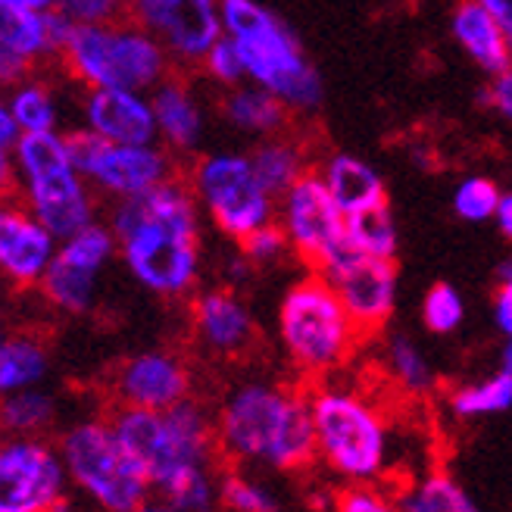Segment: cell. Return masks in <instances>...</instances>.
I'll use <instances>...</instances> for the list:
<instances>
[{"instance_id":"cell-31","label":"cell","mask_w":512,"mask_h":512,"mask_svg":"<svg viewBox=\"0 0 512 512\" xmlns=\"http://www.w3.org/2000/svg\"><path fill=\"white\" fill-rule=\"evenodd\" d=\"M0 422H4V431L16 434V438H44L57 422V400L41 388L4 394Z\"/></svg>"},{"instance_id":"cell-45","label":"cell","mask_w":512,"mask_h":512,"mask_svg":"<svg viewBox=\"0 0 512 512\" xmlns=\"http://www.w3.org/2000/svg\"><path fill=\"white\" fill-rule=\"evenodd\" d=\"M494 222H497V228H500V235H503L506 241H512V191L503 194L500 210H497Z\"/></svg>"},{"instance_id":"cell-50","label":"cell","mask_w":512,"mask_h":512,"mask_svg":"<svg viewBox=\"0 0 512 512\" xmlns=\"http://www.w3.org/2000/svg\"><path fill=\"white\" fill-rule=\"evenodd\" d=\"M50 512H72V506H69V500H63V503H57Z\"/></svg>"},{"instance_id":"cell-7","label":"cell","mask_w":512,"mask_h":512,"mask_svg":"<svg viewBox=\"0 0 512 512\" xmlns=\"http://www.w3.org/2000/svg\"><path fill=\"white\" fill-rule=\"evenodd\" d=\"M13 197L29 207L60 241L97 222V191L75 169L66 132L22 135L10 157Z\"/></svg>"},{"instance_id":"cell-15","label":"cell","mask_w":512,"mask_h":512,"mask_svg":"<svg viewBox=\"0 0 512 512\" xmlns=\"http://www.w3.org/2000/svg\"><path fill=\"white\" fill-rule=\"evenodd\" d=\"M328 285L338 291L341 303L360 331L381 335L397 310V266L388 256L363 253L353 241H347L331 260L319 269Z\"/></svg>"},{"instance_id":"cell-21","label":"cell","mask_w":512,"mask_h":512,"mask_svg":"<svg viewBox=\"0 0 512 512\" xmlns=\"http://www.w3.org/2000/svg\"><path fill=\"white\" fill-rule=\"evenodd\" d=\"M88 132L113 144H157L160 125L150 94L135 88H88L82 100Z\"/></svg>"},{"instance_id":"cell-23","label":"cell","mask_w":512,"mask_h":512,"mask_svg":"<svg viewBox=\"0 0 512 512\" xmlns=\"http://www.w3.org/2000/svg\"><path fill=\"white\" fill-rule=\"evenodd\" d=\"M450 35L459 50L475 63V69H481L488 79L512 66V47L497 16L481 0H459L450 13Z\"/></svg>"},{"instance_id":"cell-28","label":"cell","mask_w":512,"mask_h":512,"mask_svg":"<svg viewBox=\"0 0 512 512\" xmlns=\"http://www.w3.org/2000/svg\"><path fill=\"white\" fill-rule=\"evenodd\" d=\"M250 163L260 175V182L281 197L303 172H310V153H306V144L291 138V135H272L256 141V147L250 150Z\"/></svg>"},{"instance_id":"cell-40","label":"cell","mask_w":512,"mask_h":512,"mask_svg":"<svg viewBox=\"0 0 512 512\" xmlns=\"http://www.w3.org/2000/svg\"><path fill=\"white\" fill-rule=\"evenodd\" d=\"M72 25H94V22H110L125 13L119 0H57V7Z\"/></svg>"},{"instance_id":"cell-19","label":"cell","mask_w":512,"mask_h":512,"mask_svg":"<svg viewBox=\"0 0 512 512\" xmlns=\"http://www.w3.org/2000/svg\"><path fill=\"white\" fill-rule=\"evenodd\" d=\"M60 238L13 197L0 210V272L16 291H32L41 285L44 272L54 263Z\"/></svg>"},{"instance_id":"cell-27","label":"cell","mask_w":512,"mask_h":512,"mask_svg":"<svg viewBox=\"0 0 512 512\" xmlns=\"http://www.w3.org/2000/svg\"><path fill=\"white\" fill-rule=\"evenodd\" d=\"M50 372L47 344L32 331H13L0 344V391L16 394L25 388H41Z\"/></svg>"},{"instance_id":"cell-47","label":"cell","mask_w":512,"mask_h":512,"mask_svg":"<svg viewBox=\"0 0 512 512\" xmlns=\"http://www.w3.org/2000/svg\"><path fill=\"white\" fill-rule=\"evenodd\" d=\"M135 512H178V509H175L169 500H163V497H160V500H147V503H144V506H138Z\"/></svg>"},{"instance_id":"cell-6","label":"cell","mask_w":512,"mask_h":512,"mask_svg":"<svg viewBox=\"0 0 512 512\" xmlns=\"http://www.w3.org/2000/svg\"><path fill=\"white\" fill-rule=\"evenodd\" d=\"M275 325L288 363L306 381H325L341 372L366 338L338 291L313 269L285 291Z\"/></svg>"},{"instance_id":"cell-4","label":"cell","mask_w":512,"mask_h":512,"mask_svg":"<svg viewBox=\"0 0 512 512\" xmlns=\"http://www.w3.org/2000/svg\"><path fill=\"white\" fill-rule=\"evenodd\" d=\"M222 29L241 47L247 82L281 97L294 116L322 107V75L278 13L260 0H222Z\"/></svg>"},{"instance_id":"cell-48","label":"cell","mask_w":512,"mask_h":512,"mask_svg":"<svg viewBox=\"0 0 512 512\" xmlns=\"http://www.w3.org/2000/svg\"><path fill=\"white\" fill-rule=\"evenodd\" d=\"M500 369H503V372H512V335L503 338V347H500Z\"/></svg>"},{"instance_id":"cell-25","label":"cell","mask_w":512,"mask_h":512,"mask_svg":"<svg viewBox=\"0 0 512 512\" xmlns=\"http://www.w3.org/2000/svg\"><path fill=\"white\" fill-rule=\"evenodd\" d=\"M319 172L325 178L328 191L335 194L344 216L363 213L375 207V203L388 200V185H384L381 172L369 160L356 157V153H347V150L328 153Z\"/></svg>"},{"instance_id":"cell-39","label":"cell","mask_w":512,"mask_h":512,"mask_svg":"<svg viewBox=\"0 0 512 512\" xmlns=\"http://www.w3.org/2000/svg\"><path fill=\"white\" fill-rule=\"evenodd\" d=\"M331 512H400L394 491L384 484H347Z\"/></svg>"},{"instance_id":"cell-49","label":"cell","mask_w":512,"mask_h":512,"mask_svg":"<svg viewBox=\"0 0 512 512\" xmlns=\"http://www.w3.org/2000/svg\"><path fill=\"white\" fill-rule=\"evenodd\" d=\"M494 278H497V281H509V278H512V253H509V256H503V260L497 263Z\"/></svg>"},{"instance_id":"cell-30","label":"cell","mask_w":512,"mask_h":512,"mask_svg":"<svg viewBox=\"0 0 512 512\" xmlns=\"http://www.w3.org/2000/svg\"><path fill=\"white\" fill-rule=\"evenodd\" d=\"M381 360H384V372H388V378L406 397H428L434 391V384H438V375H434L428 356L409 335H388L384 338Z\"/></svg>"},{"instance_id":"cell-42","label":"cell","mask_w":512,"mask_h":512,"mask_svg":"<svg viewBox=\"0 0 512 512\" xmlns=\"http://www.w3.org/2000/svg\"><path fill=\"white\" fill-rule=\"evenodd\" d=\"M491 313H494V325H497L500 335L503 338L512 335V278L509 281H497Z\"/></svg>"},{"instance_id":"cell-12","label":"cell","mask_w":512,"mask_h":512,"mask_svg":"<svg viewBox=\"0 0 512 512\" xmlns=\"http://www.w3.org/2000/svg\"><path fill=\"white\" fill-rule=\"evenodd\" d=\"M275 222L285 228L291 250L300 263L319 272L347 241V216L328 191L319 169L303 172L297 182L278 197Z\"/></svg>"},{"instance_id":"cell-18","label":"cell","mask_w":512,"mask_h":512,"mask_svg":"<svg viewBox=\"0 0 512 512\" xmlns=\"http://www.w3.org/2000/svg\"><path fill=\"white\" fill-rule=\"evenodd\" d=\"M113 400L116 406H141V409H172L191 397L194 375L185 356L172 350H141L119 363L113 372Z\"/></svg>"},{"instance_id":"cell-29","label":"cell","mask_w":512,"mask_h":512,"mask_svg":"<svg viewBox=\"0 0 512 512\" xmlns=\"http://www.w3.org/2000/svg\"><path fill=\"white\" fill-rule=\"evenodd\" d=\"M447 409L459 422H475V419L509 413L512 409V372L497 369L488 378L459 384V388H453L447 394Z\"/></svg>"},{"instance_id":"cell-43","label":"cell","mask_w":512,"mask_h":512,"mask_svg":"<svg viewBox=\"0 0 512 512\" xmlns=\"http://www.w3.org/2000/svg\"><path fill=\"white\" fill-rule=\"evenodd\" d=\"M19 138H22L19 122L13 119V113L7 107H0V153H4V157H10L13 147L19 144Z\"/></svg>"},{"instance_id":"cell-22","label":"cell","mask_w":512,"mask_h":512,"mask_svg":"<svg viewBox=\"0 0 512 512\" xmlns=\"http://www.w3.org/2000/svg\"><path fill=\"white\" fill-rule=\"evenodd\" d=\"M150 104L160 125V144L175 157H197L203 141V107L182 72H172L150 91Z\"/></svg>"},{"instance_id":"cell-13","label":"cell","mask_w":512,"mask_h":512,"mask_svg":"<svg viewBox=\"0 0 512 512\" xmlns=\"http://www.w3.org/2000/svg\"><path fill=\"white\" fill-rule=\"evenodd\" d=\"M113 256H119V238L110 222H91L82 232L60 241L54 263L38 285L41 297L66 316H85L97 300L100 272Z\"/></svg>"},{"instance_id":"cell-8","label":"cell","mask_w":512,"mask_h":512,"mask_svg":"<svg viewBox=\"0 0 512 512\" xmlns=\"http://www.w3.org/2000/svg\"><path fill=\"white\" fill-rule=\"evenodd\" d=\"M60 63L85 88H135L147 94L175 69L163 41L128 13L110 22L75 25Z\"/></svg>"},{"instance_id":"cell-16","label":"cell","mask_w":512,"mask_h":512,"mask_svg":"<svg viewBox=\"0 0 512 512\" xmlns=\"http://www.w3.org/2000/svg\"><path fill=\"white\" fill-rule=\"evenodd\" d=\"M125 13L163 41L175 69H200L225 35L222 0H128Z\"/></svg>"},{"instance_id":"cell-9","label":"cell","mask_w":512,"mask_h":512,"mask_svg":"<svg viewBox=\"0 0 512 512\" xmlns=\"http://www.w3.org/2000/svg\"><path fill=\"white\" fill-rule=\"evenodd\" d=\"M60 456L69 481L104 512H135L153 491L147 475L119 444L110 416L79 419L60 434Z\"/></svg>"},{"instance_id":"cell-38","label":"cell","mask_w":512,"mask_h":512,"mask_svg":"<svg viewBox=\"0 0 512 512\" xmlns=\"http://www.w3.org/2000/svg\"><path fill=\"white\" fill-rule=\"evenodd\" d=\"M238 250L247 256V260L256 266V269H269V266H278L285 263L288 256H294L291 250V241L285 235V228H281L278 222H269L263 228H256L253 235H247Z\"/></svg>"},{"instance_id":"cell-37","label":"cell","mask_w":512,"mask_h":512,"mask_svg":"<svg viewBox=\"0 0 512 512\" xmlns=\"http://www.w3.org/2000/svg\"><path fill=\"white\" fill-rule=\"evenodd\" d=\"M200 72L207 75L213 85H219L222 91L238 88V85L247 82V66H244V57H241V47L232 38H228V35H222L213 44L207 60L200 63Z\"/></svg>"},{"instance_id":"cell-10","label":"cell","mask_w":512,"mask_h":512,"mask_svg":"<svg viewBox=\"0 0 512 512\" xmlns=\"http://www.w3.org/2000/svg\"><path fill=\"white\" fill-rule=\"evenodd\" d=\"M188 185L219 232L241 244L256 228L275 222L278 197L260 182L250 153H197L188 163Z\"/></svg>"},{"instance_id":"cell-36","label":"cell","mask_w":512,"mask_h":512,"mask_svg":"<svg viewBox=\"0 0 512 512\" xmlns=\"http://www.w3.org/2000/svg\"><path fill=\"white\" fill-rule=\"evenodd\" d=\"M222 506L232 512H278L275 494L260 478H250L244 472H225L219 478Z\"/></svg>"},{"instance_id":"cell-5","label":"cell","mask_w":512,"mask_h":512,"mask_svg":"<svg viewBox=\"0 0 512 512\" xmlns=\"http://www.w3.org/2000/svg\"><path fill=\"white\" fill-rule=\"evenodd\" d=\"M316 456L344 484H381L391 469V425L363 391L335 381L310 388Z\"/></svg>"},{"instance_id":"cell-32","label":"cell","mask_w":512,"mask_h":512,"mask_svg":"<svg viewBox=\"0 0 512 512\" xmlns=\"http://www.w3.org/2000/svg\"><path fill=\"white\" fill-rule=\"evenodd\" d=\"M4 107L19 122L22 135H29V132H57V125H60L57 97L38 79V75H29V79L10 85V97H7Z\"/></svg>"},{"instance_id":"cell-14","label":"cell","mask_w":512,"mask_h":512,"mask_svg":"<svg viewBox=\"0 0 512 512\" xmlns=\"http://www.w3.org/2000/svg\"><path fill=\"white\" fill-rule=\"evenodd\" d=\"M69 472L47 438H10L0 447V512H50L66 500Z\"/></svg>"},{"instance_id":"cell-1","label":"cell","mask_w":512,"mask_h":512,"mask_svg":"<svg viewBox=\"0 0 512 512\" xmlns=\"http://www.w3.org/2000/svg\"><path fill=\"white\" fill-rule=\"evenodd\" d=\"M200 213L182 172L147 194L113 200L107 222L119 238V260L153 297L185 300L194 294L203 269Z\"/></svg>"},{"instance_id":"cell-11","label":"cell","mask_w":512,"mask_h":512,"mask_svg":"<svg viewBox=\"0 0 512 512\" xmlns=\"http://www.w3.org/2000/svg\"><path fill=\"white\" fill-rule=\"evenodd\" d=\"M72 163L85 175V182L110 200H125L147 194L178 175L175 153L157 144H113L88 128L66 132Z\"/></svg>"},{"instance_id":"cell-17","label":"cell","mask_w":512,"mask_h":512,"mask_svg":"<svg viewBox=\"0 0 512 512\" xmlns=\"http://www.w3.org/2000/svg\"><path fill=\"white\" fill-rule=\"evenodd\" d=\"M75 25L60 10L0 7V79L16 85L44 60H60Z\"/></svg>"},{"instance_id":"cell-24","label":"cell","mask_w":512,"mask_h":512,"mask_svg":"<svg viewBox=\"0 0 512 512\" xmlns=\"http://www.w3.org/2000/svg\"><path fill=\"white\" fill-rule=\"evenodd\" d=\"M219 116L235 128V132L247 135V138H272L281 135L291 122V110L281 97H275L272 91L244 82L238 88H228L219 97Z\"/></svg>"},{"instance_id":"cell-26","label":"cell","mask_w":512,"mask_h":512,"mask_svg":"<svg viewBox=\"0 0 512 512\" xmlns=\"http://www.w3.org/2000/svg\"><path fill=\"white\" fill-rule=\"evenodd\" d=\"M394 500L400 512H481V506L447 469H428L403 478L394 488Z\"/></svg>"},{"instance_id":"cell-35","label":"cell","mask_w":512,"mask_h":512,"mask_svg":"<svg viewBox=\"0 0 512 512\" xmlns=\"http://www.w3.org/2000/svg\"><path fill=\"white\" fill-rule=\"evenodd\" d=\"M422 322L431 335H453L466 322V300L453 285L438 281L422 297Z\"/></svg>"},{"instance_id":"cell-34","label":"cell","mask_w":512,"mask_h":512,"mask_svg":"<svg viewBox=\"0 0 512 512\" xmlns=\"http://www.w3.org/2000/svg\"><path fill=\"white\" fill-rule=\"evenodd\" d=\"M503 191L488 175H469L453 188V213L463 222H488L500 210Z\"/></svg>"},{"instance_id":"cell-3","label":"cell","mask_w":512,"mask_h":512,"mask_svg":"<svg viewBox=\"0 0 512 512\" xmlns=\"http://www.w3.org/2000/svg\"><path fill=\"white\" fill-rule=\"evenodd\" d=\"M113 431L125 453L141 466L150 488L169 497L175 488L200 472L213 469L216 416H210L194 397L172 409L113 406Z\"/></svg>"},{"instance_id":"cell-41","label":"cell","mask_w":512,"mask_h":512,"mask_svg":"<svg viewBox=\"0 0 512 512\" xmlns=\"http://www.w3.org/2000/svg\"><path fill=\"white\" fill-rule=\"evenodd\" d=\"M481 100L488 110H494L497 116L512 122V66L491 75L488 85H484V91H481Z\"/></svg>"},{"instance_id":"cell-33","label":"cell","mask_w":512,"mask_h":512,"mask_svg":"<svg viewBox=\"0 0 512 512\" xmlns=\"http://www.w3.org/2000/svg\"><path fill=\"white\" fill-rule=\"evenodd\" d=\"M347 235L363 253L388 256V260H394L400 235H397V219H394L391 203L381 200V203H375V207H369L363 213L347 216Z\"/></svg>"},{"instance_id":"cell-20","label":"cell","mask_w":512,"mask_h":512,"mask_svg":"<svg viewBox=\"0 0 512 512\" xmlns=\"http://www.w3.org/2000/svg\"><path fill=\"white\" fill-rule=\"evenodd\" d=\"M191 331L197 347L213 360H238L256 344L250 306L235 288H210L191 297Z\"/></svg>"},{"instance_id":"cell-46","label":"cell","mask_w":512,"mask_h":512,"mask_svg":"<svg viewBox=\"0 0 512 512\" xmlns=\"http://www.w3.org/2000/svg\"><path fill=\"white\" fill-rule=\"evenodd\" d=\"M0 7H13V10H54L57 0H0Z\"/></svg>"},{"instance_id":"cell-44","label":"cell","mask_w":512,"mask_h":512,"mask_svg":"<svg viewBox=\"0 0 512 512\" xmlns=\"http://www.w3.org/2000/svg\"><path fill=\"white\" fill-rule=\"evenodd\" d=\"M481 4L497 16L500 29H503V35H506L509 47H512V0H481Z\"/></svg>"},{"instance_id":"cell-2","label":"cell","mask_w":512,"mask_h":512,"mask_svg":"<svg viewBox=\"0 0 512 512\" xmlns=\"http://www.w3.org/2000/svg\"><path fill=\"white\" fill-rule=\"evenodd\" d=\"M216 447L235 466L310 469L319 463L310 391L266 378L238 381L216 409Z\"/></svg>"},{"instance_id":"cell-51","label":"cell","mask_w":512,"mask_h":512,"mask_svg":"<svg viewBox=\"0 0 512 512\" xmlns=\"http://www.w3.org/2000/svg\"><path fill=\"white\" fill-rule=\"evenodd\" d=\"M119 4H122V7H128V0H119Z\"/></svg>"}]
</instances>
